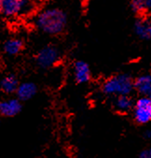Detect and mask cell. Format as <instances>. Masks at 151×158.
<instances>
[{"label": "cell", "instance_id": "cell-4", "mask_svg": "<svg viewBox=\"0 0 151 158\" xmlns=\"http://www.w3.org/2000/svg\"><path fill=\"white\" fill-rule=\"evenodd\" d=\"M28 0H0V15L7 18L24 13L29 7Z\"/></svg>", "mask_w": 151, "mask_h": 158}, {"label": "cell", "instance_id": "cell-17", "mask_svg": "<svg viewBox=\"0 0 151 158\" xmlns=\"http://www.w3.org/2000/svg\"><path fill=\"white\" fill-rule=\"evenodd\" d=\"M144 137H145L146 139H151V130H146V131L144 133Z\"/></svg>", "mask_w": 151, "mask_h": 158}, {"label": "cell", "instance_id": "cell-10", "mask_svg": "<svg viewBox=\"0 0 151 158\" xmlns=\"http://www.w3.org/2000/svg\"><path fill=\"white\" fill-rule=\"evenodd\" d=\"M24 49V42L18 38H11L5 41L3 45V51L6 54L14 56L20 54Z\"/></svg>", "mask_w": 151, "mask_h": 158}, {"label": "cell", "instance_id": "cell-12", "mask_svg": "<svg viewBox=\"0 0 151 158\" xmlns=\"http://www.w3.org/2000/svg\"><path fill=\"white\" fill-rule=\"evenodd\" d=\"M134 30L138 37L142 39L151 40V23L139 21L135 23Z\"/></svg>", "mask_w": 151, "mask_h": 158}, {"label": "cell", "instance_id": "cell-5", "mask_svg": "<svg viewBox=\"0 0 151 158\" xmlns=\"http://www.w3.org/2000/svg\"><path fill=\"white\" fill-rule=\"evenodd\" d=\"M133 117L136 123L144 124L151 120V98L144 96L139 98L134 106Z\"/></svg>", "mask_w": 151, "mask_h": 158}, {"label": "cell", "instance_id": "cell-14", "mask_svg": "<svg viewBox=\"0 0 151 158\" xmlns=\"http://www.w3.org/2000/svg\"><path fill=\"white\" fill-rule=\"evenodd\" d=\"M132 9L134 12L140 13L145 10L144 0H133L132 1Z\"/></svg>", "mask_w": 151, "mask_h": 158}, {"label": "cell", "instance_id": "cell-19", "mask_svg": "<svg viewBox=\"0 0 151 158\" xmlns=\"http://www.w3.org/2000/svg\"><path fill=\"white\" fill-rule=\"evenodd\" d=\"M150 98H151V94H150Z\"/></svg>", "mask_w": 151, "mask_h": 158}, {"label": "cell", "instance_id": "cell-15", "mask_svg": "<svg viewBox=\"0 0 151 158\" xmlns=\"http://www.w3.org/2000/svg\"><path fill=\"white\" fill-rule=\"evenodd\" d=\"M140 158H151V147L143 150L140 154H139Z\"/></svg>", "mask_w": 151, "mask_h": 158}, {"label": "cell", "instance_id": "cell-16", "mask_svg": "<svg viewBox=\"0 0 151 158\" xmlns=\"http://www.w3.org/2000/svg\"><path fill=\"white\" fill-rule=\"evenodd\" d=\"M145 10H151V0H145Z\"/></svg>", "mask_w": 151, "mask_h": 158}, {"label": "cell", "instance_id": "cell-1", "mask_svg": "<svg viewBox=\"0 0 151 158\" xmlns=\"http://www.w3.org/2000/svg\"><path fill=\"white\" fill-rule=\"evenodd\" d=\"M67 24L66 12L57 8H49L42 10L36 18L37 27L43 33L55 36L63 33Z\"/></svg>", "mask_w": 151, "mask_h": 158}, {"label": "cell", "instance_id": "cell-11", "mask_svg": "<svg viewBox=\"0 0 151 158\" xmlns=\"http://www.w3.org/2000/svg\"><path fill=\"white\" fill-rule=\"evenodd\" d=\"M135 89L143 96L151 94V74H144L138 77L133 83Z\"/></svg>", "mask_w": 151, "mask_h": 158}, {"label": "cell", "instance_id": "cell-9", "mask_svg": "<svg viewBox=\"0 0 151 158\" xmlns=\"http://www.w3.org/2000/svg\"><path fill=\"white\" fill-rule=\"evenodd\" d=\"M20 81L16 75L8 74L0 81V89H1L2 93L6 94H12L16 93Z\"/></svg>", "mask_w": 151, "mask_h": 158}, {"label": "cell", "instance_id": "cell-18", "mask_svg": "<svg viewBox=\"0 0 151 158\" xmlns=\"http://www.w3.org/2000/svg\"><path fill=\"white\" fill-rule=\"evenodd\" d=\"M0 93H1V89H0Z\"/></svg>", "mask_w": 151, "mask_h": 158}, {"label": "cell", "instance_id": "cell-2", "mask_svg": "<svg viewBox=\"0 0 151 158\" xmlns=\"http://www.w3.org/2000/svg\"><path fill=\"white\" fill-rule=\"evenodd\" d=\"M134 87L131 77L127 74H118L108 79L103 85V91L109 96L129 94Z\"/></svg>", "mask_w": 151, "mask_h": 158}, {"label": "cell", "instance_id": "cell-13", "mask_svg": "<svg viewBox=\"0 0 151 158\" xmlns=\"http://www.w3.org/2000/svg\"><path fill=\"white\" fill-rule=\"evenodd\" d=\"M133 107V100L131 98L128 97V94L123 96H118L115 101V108L121 112H126L131 110Z\"/></svg>", "mask_w": 151, "mask_h": 158}, {"label": "cell", "instance_id": "cell-6", "mask_svg": "<svg viewBox=\"0 0 151 158\" xmlns=\"http://www.w3.org/2000/svg\"><path fill=\"white\" fill-rule=\"evenodd\" d=\"M22 101L18 98H10L0 101V115L13 117L22 110Z\"/></svg>", "mask_w": 151, "mask_h": 158}, {"label": "cell", "instance_id": "cell-8", "mask_svg": "<svg viewBox=\"0 0 151 158\" xmlns=\"http://www.w3.org/2000/svg\"><path fill=\"white\" fill-rule=\"evenodd\" d=\"M73 75L77 83H86L90 79V69L84 61H76L73 66Z\"/></svg>", "mask_w": 151, "mask_h": 158}, {"label": "cell", "instance_id": "cell-20", "mask_svg": "<svg viewBox=\"0 0 151 158\" xmlns=\"http://www.w3.org/2000/svg\"><path fill=\"white\" fill-rule=\"evenodd\" d=\"M144 1H145V0H144Z\"/></svg>", "mask_w": 151, "mask_h": 158}, {"label": "cell", "instance_id": "cell-7", "mask_svg": "<svg viewBox=\"0 0 151 158\" xmlns=\"http://www.w3.org/2000/svg\"><path fill=\"white\" fill-rule=\"evenodd\" d=\"M38 92V86L32 81L20 82L18 89L16 91V97L21 101H28L32 99Z\"/></svg>", "mask_w": 151, "mask_h": 158}, {"label": "cell", "instance_id": "cell-3", "mask_svg": "<svg viewBox=\"0 0 151 158\" xmlns=\"http://www.w3.org/2000/svg\"><path fill=\"white\" fill-rule=\"evenodd\" d=\"M60 59V52L54 45H46L41 48L36 55L37 65L42 69H47L53 67Z\"/></svg>", "mask_w": 151, "mask_h": 158}]
</instances>
